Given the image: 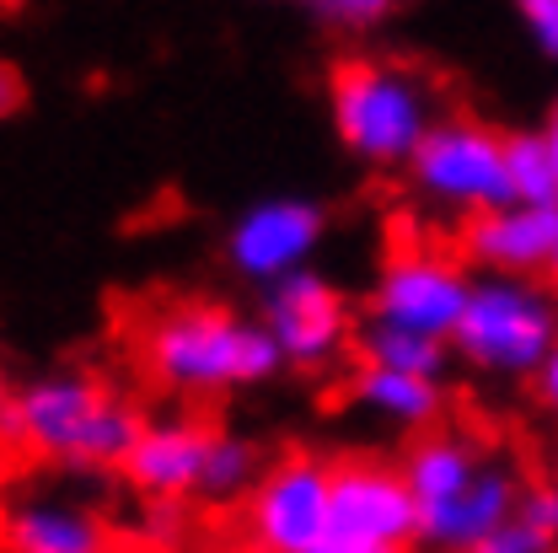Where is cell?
Here are the masks:
<instances>
[{"mask_svg":"<svg viewBox=\"0 0 558 553\" xmlns=\"http://www.w3.org/2000/svg\"><path fill=\"white\" fill-rule=\"evenodd\" d=\"M140 371L156 393L199 404L264 387L284 371V354L258 323V312H231L215 301H183L145 323L140 334Z\"/></svg>","mask_w":558,"mask_h":553,"instance_id":"1","label":"cell"},{"mask_svg":"<svg viewBox=\"0 0 558 553\" xmlns=\"http://www.w3.org/2000/svg\"><path fill=\"white\" fill-rule=\"evenodd\" d=\"M140 430L145 419L135 404H124L92 371H54V376L27 382L22 393H11V409L0 419L5 441H16L22 452L44 462H60L70 473L124 468Z\"/></svg>","mask_w":558,"mask_h":553,"instance_id":"2","label":"cell"},{"mask_svg":"<svg viewBox=\"0 0 558 553\" xmlns=\"http://www.w3.org/2000/svg\"><path fill=\"white\" fill-rule=\"evenodd\" d=\"M328 119L349 156L371 172H409L424 135L440 124L435 86L414 65L354 55L328 75Z\"/></svg>","mask_w":558,"mask_h":553,"instance_id":"3","label":"cell"},{"mask_svg":"<svg viewBox=\"0 0 558 553\" xmlns=\"http://www.w3.org/2000/svg\"><path fill=\"white\" fill-rule=\"evenodd\" d=\"M558 345V296L543 279L473 275L451 354L494 382H532Z\"/></svg>","mask_w":558,"mask_h":553,"instance_id":"4","label":"cell"},{"mask_svg":"<svg viewBox=\"0 0 558 553\" xmlns=\"http://www.w3.org/2000/svg\"><path fill=\"white\" fill-rule=\"evenodd\" d=\"M505 130L468 113H440V124L424 135L418 156L409 161V189L418 205L473 220L510 205V167H505Z\"/></svg>","mask_w":558,"mask_h":553,"instance_id":"5","label":"cell"},{"mask_svg":"<svg viewBox=\"0 0 558 553\" xmlns=\"http://www.w3.org/2000/svg\"><path fill=\"white\" fill-rule=\"evenodd\" d=\"M468 296H473V269L462 264V253H446L429 242H398L376 269L365 323L409 328V334L451 345V334L468 312Z\"/></svg>","mask_w":558,"mask_h":553,"instance_id":"6","label":"cell"},{"mask_svg":"<svg viewBox=\"0 0 558 553\" xmlns=\"http://www.w3.org/2000/svg\"><path fill=\"white\" fill-rule=\"evenodd\" d=\"M247 553H317L333 538V462L290 452L264 468L242 505Z\"/></svg>","mask_w":558,"mask_h":553,"instance_id":"7","label":"cell"},{"mask_svg":"<svg viewBox=\"0 0 558 553\" xmlns=\"http://www.w3.org/2000/svg\"><path fill=\"white\" fill-rule=\"evenodd\" d=\"M323 242H328V205L306 194H269L226 226V264L236 279L269 290L275 279L312 269Z\"/></svg>","mask_w":558,"mask_h":553,"instance_id":"8","label":"cell"},{"mask_svg":"<svg viewBox=\"0 0 558 553\" xmlns=\"http://www.w3.org/2000/svg\"><path fill=\"white\" fill-rule=\"evenodd\" d=\"M258 323L284 354V371H328L354 345L349 296L323 269H301L258 290Z\"/></svg>","mask_w":558,"mask_h":553,"instance_id":"9","label":"cell"},{"mask_svg":"<svg viewBox=\"0 0 558 553\" xmlns=\"http://www.w3.org/2000/svg\"><path fill=\"white\" fill-rule=\"evenodd\" d=\"M333 538L365 543L381 553H409L418 543V505L403 468L376 457L333 462Z\"/></svg>","mask_w":558,"mask_h":553,"instance_id":"10","label":"cell"},{"mask_svg":"<svg viewBox=\"0 0 558 553\" xmlns=\"http://www.w3.org/2000/svg\"><path fill=\"white\" fill-rule=\"evenodd\" d=\"M462 264L473 275H505V279H537L554 269L558 253V209L543 205H499L488 215L462 220L457 242Z\"/></svg>","mask_w":558,"mask_h":553,"instance_id":"11","label":"cell"},{"mask_svg":"<svg viewBox=\"0 0 558 553\" xmlns=\"http://www.w3.org/2000/svg\"><path fill=\"white\" fill-rule=\"evenodd\" d=\"M526 479L515 462L505 457H488V468L451 500L418 510V549L429 553H468L478 549L484 538H494L505 521L521 516V500H526Z\"/></svg>","mask_w":558,"mask_h":553,"instance_id":"12","label":"cell"},{"mask_svg":"<svg viewBox=\"0 0 558 553\" xmlns=\"http://www.w3.org/2000/svg\"><path fill=\"white\" fill-rule=\"evenodd\" d=\"M209 446H215V430L205 419H189V414L145 419L135 452L124 457L119 473L150 505H183V500H199Z\"/></svg>","mask_w":558,"mask_h":553,"instance_id":"13","label":"cell"},{"mask_svg":"<svg viewBox=\"0 0 558 553\" xmlns=\"http://www.w3.org/2000/svg\"><path fill=\"white\" fill-rule=\"evenodd\" d=\"M5 553H113L108 527L70 500H16L0 510Z\"/></svg>","mask_w":558,"mask_h":553,"instance_id":"14","label":"cell"},{"mask_svg":"<svg viewBox=\"0 0 558 553\" xmlns=\"http://www.w3.org/2000/svg\"><path fill=\"white\" fill-rule=\"evenodd\" d=\"M403 484L414 494L418 510H429V505H440V500H451V494H462V489L473 484L478 473L488 468V446H478L473 435H462V430H424L409 441V452H403Z\"/></svg>","mask_w":558,"mask_h":553,"instance_id":"15","label":"cell"},{"mask_svg":"<svg viewBox=\"0 0 558 553\" xmlns=\"http://www.w3.org/2000/svg\"><path fill=\"white\" fill-rule=\"evenodd\" d=\"M349 398L371 419L403 430V435H424L446 414V393L429 376H409V371H381V365H354L349 376Z\"/></svg>","mask_w":558,"mask_h":553,"instance_id":"16","label":"cell"},{"mask_svg":"<svg viewBox=\"0 0 558 553\" xmlns=\"http://www.w3.org/2000/svg\"><path fill=\"white\" fill-rule=\"evenodd\" d=\"M354 349H360V365L409 371V376H429V382H440V376H446V360H451V345H446V339H424V334L387 328V323H365V328L354 334Z\"/></svg>","mask_w":558,"mask_h":553,"instance_id":"17","label":"cell"},{"mask_svg":"<svg viewBox=\"0 0 558 553\" xmlns=\"http://www.w3.org/2000/svg\"><path fill=\"white\" fill-rule=\"evenodd\" d=\"M264 468H269V462H264L258 441L231 435V430H215V446H209L199 500H209V505H247V494L258 489Z\"/></svg>","mask_w":558,"mask_h":553,"instance_id":"18","label":"cell"},{"mask_svg":"<svg viewBox=\"0 0 558 553\" xmlns=\"http://www.w3.org/2000/svg\"><path fill=\"white\" fill-rule=\"evenodd\" d=\"M505 167H510V200L515 205L558 209V161L537 130H515L505 140Z\"/></svg>","mask_w":558,"mask_h":553,"instance_id":"19","label":"cell"},{"mask_svg":"<svg viewBox=\"0 0 558 553\" xmlns=\"http://www.w3.org/2000/svg\"><path fill=\"white\" fill-rule=\"evenodd\" d=\"M312 5V16L323 22V27H339V33H371V27H381L403 0H306Z\"/></svg>","mask_w":558,"mask_h":553,"instance_id":"20","label":"cell"},{"mask_svg":"<svg viewBox=\"0 0 558 553\" xmlns=\"http://www.w3.org/2000/svg\"><path fill=\"white\" fill-rule=\"evenodd\" d=\"M510 5H515V22H521L526 44L558 65V0H510Z\"/></svg>","mask_w":558,"mask_h":553,"instance_id":"21","label":"cell"},{"mask_svg":"<svg viewBox=\"0 0 558 553\" xmlns=\"http://www.w3.org/2000/svg\"><path fill=\"white\" fill-rule=\"evenodd\" d=\"M468 553H558V549L526 521V516H515V521H505L494 538H484L478 549H468Z\"/></svg>","mask_w":558,"mask_h":553,"instance_id":"22","label":"cell"},{"mask_svg":"<svg viewBox=\"0 0 558 553\" xmlns=\"http://www.w3.org/2000/svg\"><path fill=\"white\" fill-rule=\"evenodd\" d=\"M521 516L548 538L558 549V484H532L526 489V500H521Z\"/></svg>","mask_w":558,"mask_h":553,"instance_id":"23","label":"cell"},{"mask_svg":"<svg viewBox=\"0 0 558 553\" xmlns=\"http://www.w3.org/2000/svg\"><path fill=\"white\" fill-rule=\"evenodd\" d=\"M532 393H537V409L558 424V345H554V354L543 360V371L532 376Z\"/></svg>","mask_w":558,"mask_h":553,"instance_id":"24","label":"cell"},{"mask_svg":"<svg viewBox=\"0 0 558 553\" xmlns=\"http://www.w3.org/2000/svg\"><path fill=\"white\" fill-rule=\"evenodd\" d=\"M22 103H27V81H22V70L0 60V119L22 113Z\"/></svg>","mask_w":558,"mask_h":553,"instance_id":"25","label":"cell"},{"mask_svg":"<svg viewBox=\"0 0 558 553\" xmlns=\"http://www.w3.org/2000/svg\"><path fill=\"white\" fill-rule=\"evenodd\" d=\"M537 135H543V145L554 151V161H558V97L548 103V113H543V124H537Z\"/></svg>","mask_w":558,"mask_h":553,"instance_id":"26","label":"cell"},{"mask_svg":"<svg viewBox=\"0 0 558 553\" xmlns=\"http://www.w3.org/2000/svg\"><path fill=\"white\" fill-rule=\"evenodd\" d=\"M317 553H381V549H365V543H349V538H328Z\"/></svg>","mask_w":558,"mask_h":553,"instance_id":"27","label":"cell"},{"mask_svg":"<svg viewBox=\"0 0 558 553\" xmlns=\"http://www.w3.org/2000/svg\"><path fill=\"white\" fill-rule=\"evenodd\" d=\"M5 409H11V382H5V371H0V419H5Z\"/></svg>","mask_w":558,"mask_h":553,"instance_id":"28","label":"cell"},{"mask_svg":"<svg viewBox=\"0 0 558 553\" xmlns=\"http://www.w3.org/2000/svg\"><path fill=\"white\" fill-rule=\"evenodd\" d=\"M548 275H554V279H558V253H554V269H548Z\"/></svg>","mask_w":558,"mask_h":553,"instance_id":"29","label":"cell"}]
</instances>
